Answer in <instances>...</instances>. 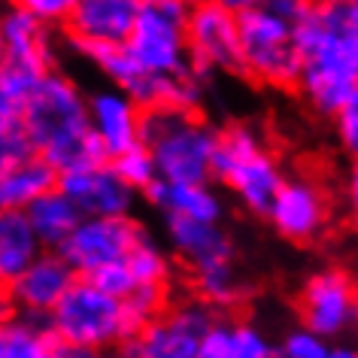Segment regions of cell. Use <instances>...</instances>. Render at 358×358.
Instances as JSON below:
<instances>
[{"label":"cell","mask_w":358,"mask_h":358,"mask_svg":"<svg viewBox=\"0 0 358 358\" xmlns=\"http://www.w3.org/2000/svg\"><path fill=\"white\" fill-rule=\"evenodd\" d=\"M301 101L331 119L358 88V3H316L298 31Z\"/></svg>","instance_id":"1"},{"label":"cell","mask_w":358,"mask_h":358,"mask_svg":"<svg viewBox=\"0 0 358 358\" xmlns=\"http://www.w3.org/2000/svg\"><path fill=\"white\" fill-rule=\"evenodd\" d=\"M24 128L34 152L58 173L103 161L106 152L92 131L88 92L70 73L52 67L43 73L24 103Z\"/></svg>","instance_id":"2"},{"label":"cell","mask_w":358,"mask_h":358,"mask_svg":"<svg viewBox=\"0 0 358 358\" xmlns=\"http://www.w3.org/2000/svg\"><path fill=\"white\" fill-rule=\"evenodd\" d=\"M285 167L264 131L252 122H228L219 128V146L213 158V179L231 192L249 216L264 219L271 201L285 182Z\"/></svg>","instance_id":"3"},{"label":"cell","mask_w":358,"mask_h":358,"mask_svg":"<svg viewBox=\"0 0 358 358\" xmlns=\"http://www.w3.org/2000/svg\"><path fill=\"white\" fill-rule=\"evenodd\" d=\"M140 140L149 146L161 179L167 182H216L213 158H216L219 146V128L201 110H176V106L143 110Z\"/></svg>","instance_id":"4"},{"label":"cell","mask_w":358,"mask_h":358,"mask_svg":"<svg viewBox=\"0 0 358 358\" xmlns=\"http://www.w3.org/2000/svg\"><path fill=\"white\" fill-rule=\"evenodd\" d=\"M298 31V24L267 10L264 3L240 13L243 79L271 92H294L301 76Z\"/></svg>","instance_id":"5"},{"label":"cell","mask_w":358,"mask_h":358,"mask_svg":"<svg viewBox=\"0 0 358 358\" xmlns=\"http://www.w3.org/2000/svg\"><path fill=\"white\" fill-rule=\"evenodd\" d=\"M55 340L88 349H119L128 340V319L119 294L101 289L92 276H76L61 303L49 313Z\"/></svg>","instance_id":"6"},{"label":"cell","mask_w":358,"mask_h":358,"mask_svg":"<svg viewBox=\"0 0 358 358\" xmlns=\"http://www.w3.org/2000/svg\"><path fill=\"white\" fill-rule=\"evenodd\" d=\"M189 3L182 0H137L128 52L152 76L192 73L189 55Z\"/></svg>","instance_id":"7"},{"label":"cell","mask_w":358,"mask_h":358,"mask_svg":"<svg viewBox=\"0 0 358 358\" xmlns=\"http://www.w3.org/2000/svg\"><path fill=\"white\" fill-rule=\"evenodd\" d=\"M273 234L292 246L322 243L337 219V203L331 185L319 173H292L285 176L276 198L264 213Z\"/></svg>","instance_id":"8"},{"label":"cell","mask_w":358,"mask_h":358,"mask_svg":"<svg viewBox=\"0 0 358 358\" xmlns=\"http://www.w3.org/2000/svg\"><path fill=\"white\" fill-rule=\"evenodd\" d=\"M298 322L337 343L358 331V282L343 267H319L303 276L294 298Z\"/></svg>","instance_id":"9"},{"label":"cell","mask_w":358,"mask_h":358,"mask_svg":"<svg viewBox=\"0 0 358 358\" xmlns=\"http://www.w3.org/2000/svg\"><path fill=\"white\" fill-rule=\"evenodd\" d=\"M213 319L216 310H210L194 294L173 301L158 319L124 340L119 352L124 358H198L201 340Z\"/></svg>","instance_id":"10"},{"label":"cell","mask_w":358,"mask_h":358,"mask_svg":"<svg viewBox=\"0 0 358 358\" xmlns=\"http://www.w3.org/2000/svg\"><path fill=\"white\" fill-rule=\"evenodd\" d=\"M189 55L201 76H243L240 58V13L219 0L189 10Z\"/></svg>","instance_id":"11"},{"label":"cell","mask_w":358,"mask_h":358,"mask_svg":"<svg viewBox=\"0 0 358 358\" xmlns=\"http://www.w3.org/2000/svg\"><path fill=\"white\" fill-rule=\"evenodd\" d=\"M146 231L149 228L137 216H83L58 252L67 258L76 276H92L106 264L124 262Z\"/></svg>","instance_id":"12"},{"label":"cell","mask_w":358,"mask_h":358,"mask_svg":"<svg viewBox=\"0 0 358 358\" xmlns=\"http://www.w3.org/2000/svg\"><path fill=\"white\" fill-rule=\"evenodd\" d=\"M58 189L83 216H134L143 194L131 189L110 158L58 173Z\"/></svg>","instance_id":"13"},{"label":"cell","mask_w":358,"mask_h":358,"mask_svg":"<svg viewBox=\"0 0 358 358\" xmlns=\"http://www.w3.org/2000/svg\"><path fill=\"white\" fill-rule=\"evenodd\" d=\"M164 243L179 267L189 273L237 258V243L225 222H201L189 216H164Z\"/></svg>","instance_id":"14"},{"label":"cell","mask_w":358,"mask_h":358,"mask_svg":"<svg viewBox=\"0 0 358 358\" xmlns=\"http://www.w3.org/2000/svg\"><path fill=\"white\" fill-rule=\"evenodd\" d=\"M76 271L67 264V258L58 249H43L24 271L6 282V301L10 310L31 313V316H46L58 307L67 289L73 285Z\"/></svg>","instance_id":"15"},{"label":"cell","mask_w":358,"mask_h":358,"mask_svg":"<svg viewBox=\"0 0 358 358\" xmlns=\"http://www.w3.org/2000/svg\"><path fill=\"white\" fill-rule=\"evenodd\" d=\"M137 0H76L64 22L70 49L83 46H122L131 37Z\"/></svg>","instance_id":"16"},{"label":"cell","mask_w":358,"mask_h":358,"mask_svg":"<svg viewBox=\"0 0 358 358\" xmlns=\"http://www.w3.org/2000/svg\"><path fill=\"white\" fill-rule=\"evenodd\" d=\"M88 115H92V131L101 140L106 158H115L143 143V106L122 88L110 83L92 88L88 92Z\"/></svg>","instance_id":"17"},{"label":"cell","mask_w":358,"mask_h":358,"mask_svg":"<svg viewBox=\"0 0 358 358\" xmlns=\"http://www.w3.org/2000/svg\"><path fill=\"white\" fill-rule=\"evenodd\" d=\"M0 31L10 52V64L34 70V73H49L52 67H58V28L37 19L24 6L6 3L0 10Z\"/></svg>","instance_id":"18"},{"label":"cell","mask_w":358,"mask_h":358,"mask_svg":"<svg viewBox=\"0 0 358 358\" xmlns=\"http://www.w3.org/2000/svg\"><path fill=\"white\" fill-rule=\"evenodd\" d=\"M276 343L255 319L237 313H216L201 340L198 358H271Z\"/></svg>","instance_id":"19"},{"label":"cell","mask_w":358,"mask_h":358,"mask_svg":"<svg viewBox=\"0 0 358 358\" xmlns=\"http://www.w3.org/2000/svg\"><path fill=\"white\" fill-rule=\"evenodd\" d=\"M161 216H189L201 222H225L228 201L216 189V182H167L158 179L143 192Z\"/></svg>","instance_id":"20"},{"label":"cell","mask_w":358,"mask_h":358,"mask_svg":"<svg viewBox=\"0 0 358 358\" xmlns=\"http://www.w3.org/2000/svg\"><path fill=\"white\" fill-rule=\"evenodd\" d=\"M189 282H192L194 298L203 301L216 313H240L255 294V285L237 267V258L216 267H207V271L189 273Z\"/></svg>","instance_id":"21"},{"label":"cell","mask_w":358,"mask_h":358,"mask_svg":"<svg viewBox=\"0 0 358 358\" xmlns=\"http://www.w3.org/2000/svg\"><path fill=\"white\" fill-rule=\"evenodd\" d=\"M55 185L58 170L40 155H31L10 167H0V213L28 210L40 194H46Z\"/></svg>","instance_id":"22"},{"label":"cell","mask_w":358,"mask_h":358,"mask_svg":"<svg viewBox=\"0 0 358 358\" xmlns=\"http://www.w3.org/2000/svg\"><path fill=\"white\" fill-rule=\"evenodd\" d=\"M40 237L24 210L0 213V285L13 282L43 252Z\"/></svg>","instance_id":"23"},{"label":"cell","mask_w":358,"mask_h":358,"mask_svg":"<svg viewBox=\"0 0 358 358\" xmlns=\"http://www.w3.org/2000/svg\"><path fill=\"white\" fill-rule=\"evenodd\" d=\"M55 334L46 316L6 310L0 316V358H49Z\"/></svg>","instance_id":"24"},{"label":"cell","mask_w":358,"mask_h":358,"mask_svg":"<svg viewBox=\"0 0 358 358\" xmlns=\"http://www.w3.org/2000/svg\"><path fill=\"white\" fill-rule=\"evenodd\" d=\"M24 213H28L31 225H34L40 243L46 249H58L70 234H73V228L79 225V222H83L79 207L58 189V185L49 189L46 194H40Z\"/></svg>","instance_id":"25"},{"label":"cell","mask_w":358,"mask_h":358,"mask_svg":"<svg viewBox=\"0 0 358 358\" xmlns=\"http://www.w3.org/2000/svg\"><path fill=\"white\" fill-rule=\"evenodd\" d=\"M124 264L131 267L134 280L137 285H146V282H173V273H176V258L170 255V249H164L155 237L143 234L134 249L124 258Z\"/></svg>","instance_id":"26"},{"label":"cell","mask_w":358,"mask_h":358,"mask_svg":"<svg viewBox=\"0 0 358 358\" xmlns=\"http://www.w3.org/2000/svg\"><path fill=\"white\" fill-rule=\"evenodd\" d=\"M122 303H124V319H128V334L134 337L173 303V292H170V282H146L131 289L122 298Z\"/></svg>","instance_id":"27"},{"label":"cell","mask_w":358,"mask_h":358,"mask_svg":"<svg viewBox=\"0 0 358 358\" xmlns=\"http://www.w3.org/2000/svg\"><path fill=\"white\" fill-rule=\"evenodd\" d=\"M40 76L43 73L15 64H6L0 70V124L24 122V103H28V94L34 92Z\"/></svg>","instance_id":"28"},{"label":"cell","mask_w":358,"mask_h":358,"mask_svg":"<svg viewBox=\"0 0 358 358\" xmlns=\"http://www.w3.org/2000/svg\"><path fill=\"white\" fill-rule=\"evenodd\" d=\"M115 170L122 173V179L131 185V189H137L140 194L149 189L152 182H158V164H155V158H152V152L146 143H137V146H131L128 152H122V155H115L110 158Z\"/></svg>","instance_id":"29"},{"label":"cell","mask_w":358,"mask_h":358,"mask_svg":"<svg viewBox=\"0 0 358 358\" xmlns=\"http://www.w3.org/2000/svg\"><path fill=\"white\" fill-rule=\"evenodd\" d=\"M328 349H331L328 340L316 334V331H310L307 325H301V322L285 331L280 343H276V352L282 358H325Z\"/></svg>","instance_id":"30"},{"label":"cell","mask_w":358,"mask_h":358,"mask_svg":"<svg viewBox=\"0 0 358 358\" xmlns=\"http://www.w3.org/2000/svg\"><path fill=\"white\" fill-rule=\"evenodd\" d=\"M331 128H334V143L346 158H358V88L343 101V106L331 115Z\"/></svg>","instance_id":"31"},{"label":"cell","mask_w":358,"mask_h":358,"mask_svg":"<svg viewBox=\"0 0 358 358\" xmlns=\"http://www.w3.org/2000/svg\"><path fill=\"white\" fill-rule=\"evenodd\" d=\"M37 155L31 143V134L24 128V122H6L0 124V167L19 164V161Z\"/></svg>","instance_id":"32"},{"label":"cell","mask_w":358,"mask_h":358,"mask_svg":"<svg viewBox=\"0 0 358 358\" xmlns=\"http://www.w3.org/2000/svg\"><path fill=\"white\" fill-rule=\"evenodd\" d=\"M340 207L349 228L358 234V158H349V164L340 176Z\"/></svg>","instance_id":"33"},{"label":"cell","mask_w":358,"mask_h":358,"mask_svg":"<svg viewBox=\"0 0 358 358\" xmlns=\"http://www.w3.org/2000/svg\"><path fill=\"white\" fill-rule=\"evenodd\" d=\"M13 3L24 6L28 13H34L37 19H43L52 28H64L67 15L73 13L76 0H13Z\"/></svg>","instance_id":"34"},{"label":"cell","mask_w":358,"mask_h":358,"mask_svg":"<svg viewBox=\"0 0 358 358\" xmlns=\"http://www.w3.org/2000/svg\"><path fill=\"white\" fill-rule=\"evenodd\" d=\"M92 280L101 285V289L110 292V294H119V298H124L131 289H137V280H134L131 267L124 264V262H115V264L101 267L97 273H92Z\"/></svg>","instance_id":"35"},{"label":"cell","mask_w":358,"mask_h":358,"mask_svg":"<svg viewBox=\"0 0 358 358\" xmlns=\"http://www.w3.org/2000/svg\"><path fill=\"white\" fill-rule=\"evenodd\" d=\"M267 10H273L276 15H282V19H289L292 24H301L307 22V15L313 13V6H316V0H262Z\"/></svg>","instance_id":"36"},{"label":"cell","mask_w":358,"mask_h":358,"mask_svg":"<svg viewBox=\"0 0 358 358\" xmlns=\"http://www.w3.org/2000/svg\"><path fill=\"white\" fill-rule=\"evenodd\" d=\"M49 358H124L119 349H88V346H76V343H64L55 340Z\"/></svg>","instance_id":"37"},{"label":"cell","mask_w":358,"mask_h":358,"mask_svg":"<svg viewBox=\"0 0 358 358\" xmlns=\"http://www.w3.org/2000/svg\"><path fill=\"white\" fill-rule=\"evenodd\" d=\"M325 358H358V346H352V343H331Z\"/></svg>","instance_id":"38"},{"label":"cell","mask_w":358,"mask_h":358,"mask_svg":"<svg viewBox=\"0 0 358 358\" xmlns=\"http://www.w3.org/2000/svg\"><path fill=\"white\" fill-rule=\"evenodd\" d=\"M219 3H225L228 10H234V13H246V10H252V6L262 3V0H219Z\"/></svg>","instance_id":"39"},{"label":"cell","mask_w":358,"mask_h":358,"mask_svg":"<svg viewBox=\"0 0 358 358\" xmlns=\"http://www.w3.org/2000/svg\"><path fill=\"white\" fill-rule=\"evenodd\" d=\"M10 64V52H6V40H3V31H0V70Z\"/></svg>","instance_id":"40"},{"label":"cell","mask_w":358,"mask_h":358,"mask_svg":"<svg viewBox=\"0 0 358 358\" xmlns=\"http://www.w3.org/2000/svg\"><path fill=\"white\" fill-rule=\"evenodd\" d=\"M6 310H10V301H6V289L0 285V316H3Z\"/></svg>","instance_id":"41"},{"label":"cell","mask_w":358,"mask_h":358,"mask_svg":"<svg viewBox=\"0 0 358 358\" xmlns=\"http://www.w3.org/2000/svg\"><path fill=\"white\" fill-rule=\"evenodd\" d=\"M316 3H358V0H316Z\"/></svg>","instance_id":"42"},{"label":"cell","mask_w":358,"mask_h":358,"mask_svg":"<svg viewBox=\"0 0 358 358\" xmlns=\"http://www.w3.org/2000/svg\"><path fill=\"white\" fill-rule=\"evenodd\" d=\"M182 3H189V6H194V3H203V0H182Z\"/></svg>","instance_id":"43"},{"label":"cell","mask_w":358,"mask_h":358,"mask_svg":"<svg viewBox=\"0 0 358 358\" xmlns=\"http://www.w3.org/2000/svg\"><path fill=\"white\" fill-rule=\"evenodd\" d=\"M271 358H282V355H280V352H273V355H271Z\"/></svg>","instance_id":"44"},{"label":"cell","mask_w":358,"mask_h":358,"mask_svg":"<svg viewBox=\"0 0 358 358\" xmlns=\"http://www.w3.org/2000/svg\"><path fill=\"white\" fill-rule=\"evenodd\" d=\"M6 3H13V0H6Z\"/></svg>","instance_id":"45"}]
</instances>
